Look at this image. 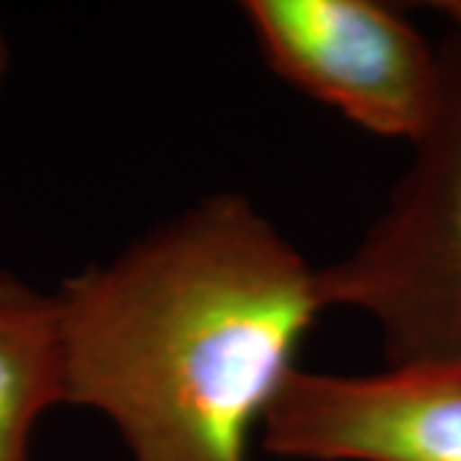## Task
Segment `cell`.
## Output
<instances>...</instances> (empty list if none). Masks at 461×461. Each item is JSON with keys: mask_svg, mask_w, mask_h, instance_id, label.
I'll list each match as a JSON object with an SVG mask.
<instances>
[{"mask_svg": "<svg viewBox=\"0 0 461 461\" xmlns=\"http://www.w3.org/2000/svg\"><path fill=\"white\" fill-rule=\"evenodd\" d=\"M433 8L448 21L436 113L362 241L321 267L326 308L372 318L387 366L461 357V0Z\"/></svg>", "mask_w": 461, "mask_h": 461, "instance_id": "cell-2", "label": "cell"}, {"mask_svg": "<svg viewBox=\"0 0 461 461\" xmlns=\"http://www.w3.org/2000/svg\"><path fill=\"white\" fill-rule=\"evenodd\" d=\"M65 402L57 295L0 275V461H29L36 420Z\"/></svg>", "mask_w": 461, "mask_h": 461, "instance_id": "cell-5", "label": "cell"}, {"mask_svg": "<svg viewBox=\"0 0 461 461\" xmlns=\"http://www.w3.org/2000/svg\"><path fill=\"white\" fill-rule=\"evenodd\" d=\"M65 402L133 461H251L249 446L329 311L321 269L247 195L215 193L57 293Z\"/></svg>", "mask_w": 461, "mask_h": 461, "instance_id": "cell-1", "label": "cell"}, {"mask_svg": "<svg viewBox=\"0 0 461 461\" xmlns=\"http://www.w3.org/2000/svg\"><path fill=\"white\" fill-rule=\"evenodd\" d=\"M264 62L359 129L415 141L441 95L438 47L377 0H247Z\"/></svg>", "mask_w": 461, "mask_h": 461, "instance_id": "cell-3", "label": "cell"}, {"mask_svg": "<svg viewBox=\"0 0 461 461\" xmlns=\"http://www.w3.org/2000/svg\"><path fill=\"white\" fill-rule=\"evenodd\" d=\"M8 67H11V50H8L5 36H3V32H0V85H3L5 75H8Z\"/></svg>", "mask_w": 461, "mask_h": 461, "instance_id": "cell-6", "label": "cell"}, {"mask_svg": "<svg viewBox=\"0 0 461 461\" xmlns=\"http://www.w3.org/2000/svg\"><path fill=\"white\" fill-rule=\"evenodd\" d=\"M259 436L295 461H461V357L375 375L297 366Z\"/></svg>", "mask_w": 461, "mask_h": 461, "instance_id": "cell-4", "label": "cell"}]
</instances>
